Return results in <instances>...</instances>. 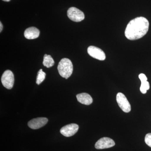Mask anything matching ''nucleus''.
Here are the masks:
<instances>
[{
	"mask_svg": "<svg viewBox=\"0 0 151 151\" xmlns=\"http://www.w3.org/2000/svg\"><path fill=\"white\" fill-rule=\"evenodd\" d=\"M78 102L85 105H89L93 102V99L89 94L86 93H80L76 95Z\"/></svg>",
	"mask_w": 151,
	"mask_h": 151,
	"instance_id": "9b49d317",
	"label": "nucleus"
},
{
	"mask_svg": "<svg viewBox=\"0 0 151 151\" xmlns=\"http://www.w3.org/2000/svg\"><path fill=\"white\" fill-rule=\"evenodd\" d=\"M87 52L90 56L95 59L104 60L106 58V55L104 52L97 47L89 46L87 49Z\"/></svg>",
	"mask_w": 151,
	"mask_h": 151,
	"instance_id": "423d86ee",
	"label": "nucleus"
},
{
	"mask_svg": "<svg viewBox=\"0 0 151 151\" xmlns=\"http://www.w3.org/2000/svg\"><path fill=\"white\" fill-rule=\"evenodd\" d=\"M1 82L3 86L6 89H10L12 88L14 82V77L13 73L10 70H6L3 73L1 77Z\"/></svg>",
	"mask_w": 151,
	"mask_h": 151,
	"instance_id": "7ed1b4c3",
	"label": "nucleus"
},
{
	"mask_svg": "<svg viewBox=\"0 0 151 151\" xmlns=\"http://www.w3.org/2000/svg\"><path fill=\"white\" fill-rule=\"evenodd\" d=\"M3 1H4L6 2H9L11 1V0H2Z\"/></svg>",
	"mask_w": 151,
	"mask_h": 151,
	"instance_id": "a211bd4d",
	"label": "nucleus"
},
{
	"mask_svg": "<svg viewBox=\"0 0 151 151\" xmlns=\"http://www.w3.org/2000/svg\"><path fill=\"white\" fill-rule=\"evenodd\" d=\"M40 31L35 27H30L25 30L24 35L26 38L29 40L35 39L38 37L40 35Z\"/></svg>",
	"mask_w": 151,
	"mask_h": 151,
	"instance_id": "9d476101",
	"label": "nucleus"
},
{
	"mask_svg": "<svg viewBox=\"0 0 151 151\" xmlns=\"http://www.w3.org/2000/svg\"><path fill=\"white\" fill-rule=\"evenodd\" d=\"M145 140L146 144L151 147V133H148L146 134Z\"/></svg>",
	"mask_w": 151,
	"mask_h": 151,
	"instance_id": "2eb2a0df",
	"label": "nucleus"
},
{
	"mask_svg": "<svg viewBox=\"0 0 151 151\" xmlns=\"http://www.w3.org/2000/svg\"><path fill=\"white\" fill-rule=\"evenodd\" d=\"M46 76V73L43 72L42 69H40L38 72L37 76L36 83L38 85H40L43 82Z\"/></svg>",
	"mask_w": 151,
	"mask_h": 151,
	"instance_id": "ddd939ff",
	"label": "nucleus"
},
{
	"mask_svg": "<svg viewBox=\"0 0 151 151\" xmlns=\"http://www.w3.org/2000/svg\"><path fill=\"white\" fill-rule=\"evenodd\" d=\"M55 63L54 60L51 55L45 54L43 58V64L47 68L52 67Z\"/></svg>",
	"mask_w": 151,
	"mask_h": 151,
	"instance_id": "f8f14e48",
	"label": "nucleus"
},
{
	"mask_svg": "<svg viewBox=\"0 0 151 151\" xmlns=\"http://www.w3.org/2000/svg\"><path fill=\"white\" fill-rule=\"evenodd\" d=\"M48 122V119L44 117L33 119L28 123V126L33 129H37L45 126Z\"/></svg>",
	"mask_w": 151,
	"mask_h": 151,
	"instance_id": "1a4fd4ad",
	"label": "nucleus"
},
{
	"mask_svg": "<svg viewBox=\"0 0 151 151\" xmlns=\"http://www.w3.org/2000/svg\"><path fill=\"white\" fill-rule=\"evenodd\" d=\"M3 29V25L2 24V23L0 22V32H1Z\"/></svg>",
	"mask_w": 151,
	"mask_h": 151,
	"instance_id": "f3484780",
	"label": "nucleus"
},
{
	"mask_svg": "<svg viewBox=\"0 0 151 151\" xmlns=\"http://www.w3.org/2000/svg\"><path fill=\"white\" fill-rule=\"evenodd\" d=\"M58 70L60 75L68 79L73 73V65L71 60L67 58H63L58 63Z\"/></svg>",
	"mask_w": 151,
	"mask_h": 151,
	"instance_id": "f03ea898",
	"label": "nucleus"
},
{
	"mask_svg": "<svg viewBox=\"0 0 151 151\" xmlns=\"http://www.w3.org/2000/svg\"><path fill=\"white\" fill-rule=\"evenodd\" d=\"M114 141L111 138L103 137L100 139L95 145V148L98 150L109 148L115 146Z\"/></svg>",
	"mask_w": 151,
	"mask_h": 151,
	"instance_id": "6e6552de",
	"label": "nucleus"
},
{
	"mask_svg": "<svg viewBox=\"0 0 151 151\" xmlns=\"http://www.w3.org/2000/svg\"><path fill=\"white\" fill-rule=\"evenodd\" d=\"M149 27V22L146 18L138 17L128 23L125 30V36L129 40H137L145 35Z\"/></svg>",
	"mask_w": 151,
	"mask_h": 151,
	"instance_id": "f257e3e1",
	"label": "nucleus"
},
{
	"mask_svg": "<svg viewBox=\"0 0 151 151\" xmlns=\"http://www.w3.org/2000/svg\"><path fill=\"white\" fill-rule=\"evenodd\" d=\"M67 16L68 18L75 22L82 21L85 18L84 13L74 7L68 9L67 11Z\"/></svg>",
	"mask_w": 151,
	"mask_h": 151,
	"instance_id": "20e7f679",
	"label": "nucleus"
},
{
	"mask_svg": "<svg viewBox=\"0 0 151 151\" xmlns=\"http://www.w3.org/2000/svg\"><path fill=\"white\" fill-rule=\"evenodd\" d=\"M116 101L119 107L124 112L129 113L131 111V105L124 94L121 92L118 93L116 96Z\"/></svg>",
	"mask_w": 151,
	"mask_h": 151,
	"instance_id": "39448f33",
	"label": "nucleus"
},
{
	"mask_svg": "<svg viewBox=\"0 0 151 151\" xmlns=\"http://www.w3.org/2000/svg\"><path fill=\"white\" fill-rule=\"evenodd\" d=\"M139 78L140 79L141 81H145L147 80V78L146 76L144 73H141L139 76Z\"/></svg>",
	"mask_w": 151,
	"mask_h": 151,
	"instance_id": "dca6fc26",
	"label": "nucleus"
},
{
	"mask_svg": "<svg viewBox=\"0 0 151 151\" xmlns=\"http://www.w3.org/2000/svg\"><path fill=\"white\" fill-rule=\"evenodd\" d=\"M79 127L77 124H71L63 127L60 130V132L65 137H70L75 134L78 132Z\"/></svg>",
	"mask_w": 151,
	"mask_h": 151,
	"instance_id": "0eeeda50",
	"label": "nucleus"
},
{
	"mask_svg": "<svg viewBox=\"0 0 151 151\" xmlns=\"http://www.w3.org/2000/svg\"><path fill=\"white\" fill-rule=\"evenodd\" d=\"M150 88V84L148 81H141V85L140 90L142 94H146L147 90H149Z\"/></svg>",
	"mask_w": 151,
	"mask_h": 151,
	"instance_id": "4468645a",
	"label": "nucleus"
}]
</instances>
